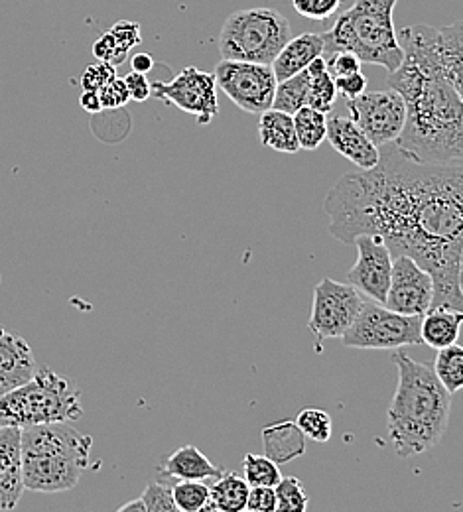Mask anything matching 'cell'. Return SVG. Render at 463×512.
I'll use <instances>...</instances> for the list:
<instances>
[{
  "instance_id": "41",
  "label": "cell",
  "mask_w": 463,
  "mask_h": 512,
  "mask_svg": "<svg viewBox=\"0 0 463 512\" xmlns=\"http://www.w3.org/2000/svg\"><path fill=\"white\" fill-rule=\"evenodd\" d=\"M113 36L117 38L119 46L125 48V50H133L134 46L140 44L142 40V32H140V26L136 22H127V20H121L117 22L113 28H111Z\"/></svg>"
},
{
  "instance_id": "13",
  "label": "cell",
  "mask_w": 463,
  "mask_h": 512,
  "mask_svg": "<svg viewBox=\"0 0 463 512\" xmlns=\"http://www.w3.org/2000/svg\"><path fill=\"white\" fill-rule=\"evenodd\" d=\"M434 304V278L412 256H395L385 306L404 316H424Z\"/></svg>"
},
{
  "instance_id": "14",
  "label": "cell",
  "mask_w": 463,
  "mask_h": 512,
  "mask_svg": "<svg viewBox=\"0 0 463 512\" xmlns=\"http://www.w3.org/2000/svg\"><path fill=\"white\" fill-rule=\"evenodd\" d=\"M353 245H357L359 255L355 266L347 272L349 284H353L365 298L385 304L395 258L377 235H359Z\"/></svg>"
},
{
  "instance_id": "15",
  "label": "cell",
  "mask_w": 463,
  "mask_h": 512,
  "mask_svg": "<svg viewBox=\"0 0 463 512\" xmlns=\"http://www.w3.org/2000/svg\"><path fill=\"white\" fill-rule=\"evenodd\" d=\"M326 140L331 148L353 162L359 170H371L381 160V146H377L351 117H333L328 121Z\"/></svg>"
},
{
  "instance_id": "34",
  "label": "cell",
  "mask_w": 463,
  "mask_h": 512,
  "mask_svg": "<svg viewBox=\"0 0 463 512\" xmlns=\"http://www.w3.org/2000/svg\"><path fill=\"white\" fill-rule=\"evenodd\" d=\"M294 10L308 20H328L337 14L341 0H292Z\"/></svg>"
},
{
  "instance_id": "30",
  "label": "cell",
  "mask_w": 463,
  "mask_h": 512,
  "mask_svg": "<svg viewBox=\"0 0 463 512\" xmlns=\"http://www.w3.org/2000/svg\"><path fill=\"white\" fill-rule=\"evenodd\" d=\"M276 491V511L306 512L310 505V497L302 483L296 477H282L274 487Z\"/></svg>"
},
{
  "instance_id": "46",
  "label": "cell",
  "mask_w": 463,
  "mask_h": 512,
  "mask_svg": "<svg viewBox=\"0 0 463 512\" xmlns=\"http://www.w3.org/2000/svg\"><path fill=\"white\" fill-rule=\"evenodd\" d=\"M460 288H462V292H463V251H462V260H460Z\"/></svg>"
},
{
  "instance_id": "36",
  "label": "cell",
  "mask_w": 463,
  "mask_h": 512,
  "mask_svg": "<svg viewBox=\"0 0 463 512\" xmlns=\"http://www.w3.org/2000/svg\"><path fill=\"white\" fill-rule=\"evenodd\" d=\"M117 77L115 65L107 64V62H99V64L89 65L83 75H81V87L83 91H97L101 87H105L111 79Z\"/></svg>"
},
{
  "instance_id": "33",
  "label": "cell",
  "mask_w": 463,
  "mask_h": 512,
  "mask_svg": "<svg viewBox=\"0 0 463 512\" xmlns=\"http://www.w3.org/2000/svg\"><path fill=\"white\" fill-rule=\"evenodd\" d=\"M140 497L146 505V512L178 511V507L174 503V495H172V485H168L166 481L148 483V487L144 489V493Z\"/></svg>"
},
{
  "instance_id": "18",
  "label": "cell",
  "mask_w": 463,
  "mask_h": 512,
  "mask_svg": "<svg viewBox=\"0 0 463 512\" xmlns=\"http://www.w3.org/2000/svg\"><path fill=\"white\" fill-rule=\"evenodd\" d=\"M324 56V36L322 34H300L290 38L272 62V71L278 81H284L300 71H304L316 58Z\"/></svg>"
},
{
  "instance_id": "11",
  "label": "cell",
  "mask_w": 463,
  "mask_h": 512,
  "mask_svg": "<svg viewBox=\"0 0 463 512\" xmlns=\"http://www.w3.org/2000/svg\"><path fill=\"white\" fill-rule=\"evenodd\" d=\"M363 302L361 292L353 284H341L333 278H324L314 290L308 327L320 343L331 337H341L357 320Z\"/></svg>"
},
{
  "instance_id": "23",
  "label": "cell",
  "mask_w": 463,
  "mask_h": 512,
  "mask_svg": "<svg viewBox=\"0 0 463 512\" xmlns=\"http://www.w3.org/2000/svg\"><path fill=\"white\" fill-rule=\"evenodd\" d=\"M211 505L209 511L241 512L247 511V501L251 493V485L245 477L237 473H223L209 487Z\"/></svg>"
},
{
  "instance_id": "21",
  "label": "cell",
  "mask_w": 463,
  "mask_h": 512,
  "mask_svg": "<svg viewBox=\"0 0 463 512\" xmlns=\"http://www.w3.org/2000/svg\"><path fill=\"white\" fill-rule=\"evenodd\" d=\"M265 455L282 465L306 453V436L296 422H276L263 428Z\"/></svg>"
},
{
  "instance_id": "47",
  "label": "cell",
  "mask_w": 463,
  "mask_h": 512,
  "mask_svg": "<svg viewBox=\"0 0 463 512\" xmlns=\"http://www.w3.org/2000/svg\"><path fill=\"white\" fill-rule=\"evenodd\" d=\"M0 284H2V274H0Z\"/></svg>"
},
{
  "instance_id": "25",
  "label": "cell",
  "mask_w": 463,
  "mask_h": 512,
  "mask_svg": "<svg viewBox=\"0 0 463 512\" xmlns=\"http://www.w3.org/2000/svg\"><path fill=\"white\" fill-rule=\"evenodd\" d=\"M310 81H312V75L308 69H304L284 81H278L272 109L284 111L288 115H296L302 107L308 105Z\"/></svg>"
},
{
  "instance_id": "37",
  "label": "cell",
  "mask_w": 463,
  "mask_h": 512,
  "mask_svg": "<svg viewBox=\"0 0 463 512\" xmlns=\"http://www.w3.org/2000/svg\"><path fill=\"white\" fill-rule=\"evenodd\" d=\"M99 97H101V103H103V109H121L125 107L129 101H131V95H129V89H127V83L125 79H111L105 87L99 89Z\"/></svg>"
},
{
  "instance_id": "32",
  "label": "cell",
  "mask_w": 463,
  "mask_h": 512,
  "mask_svg": "<svg viewBox=\"0 0 463 512\" xmlns=\"http://www.w3.org/2000/svg\"><path fill=\"white\" fill-rule=\"evenodd\" d=\"M312 81H310V95H308V107L318 109L322 113H330L333 109V103L337 99V87H335V79L331 77L330 71L324 69L320 73H310Z\"/></svg>"
},
{
  "instance_id": "3",
  "label": "cell",
  "mask_w": 463,
  "mask_h": 512,
  "mask_svg": "<svg viewBox=\"0 0 463 512\" xmlns=\"http://www.w3.org/2000/svg\"><path fill=\"white\" fill-rule=\"evenodd\" d=\"M393 363L398 384L389 408V438L398 457L436 448L448 430L452 394L440 383L434 367L410 359L397 349Z\"/></svg>"
},
{
  "instance_id": "2",
  "label": "cell",
  "mask_w": 463,
  "mask_h": 512,
  "mask_svg": "<svg viewBox=\"0 0 463 512\" xmlns=\"http://www.w3.org/2000/svg\"><path fill=\"white\" fill-rule=\"evenodd\" d=\"M404 60L387 77L406 103V123L393 142L420 164L463 166V99L444 75L440 28L412 24L398 32Z\"/></svg>"
},
{
  "instance_id": "48",
  "label": "cell",
  "mask_w": 463,
  "mask_h": 512,
  "mask_svg": "<svg viewBox=\"0 0 463 512\" xmlns=\"http://www.w3.org/2000/svg\"><path fill=\"white\" fill-rule=\"evenodd\" d=\"M0 430H2V426H0Z\"/></svg>"
},
{
  "instance_id": "7",
  "label": "cell",
  "mask_w": 463,
  "mask_h": 512,
  "mask_svg": "<svg viewBox=\"0 0 463 512\" xmlns=\"http://www.w3.org/2000/svg\"><path fill=\"white\" fill-rule=\"evenodd\" d=\"M292 38L290 22L274 8H243L233 12L219 32L221 60L272 65Z\"/></svg>"
},
{
  "instance_id": "45",
  "label": "cell",
  "mask_w": 463,
  "mask_h": 512,
  "mask_svg": "<svg viewBox=\"0 0 463 512\" xmlns=\"http://www.w3.org/2000/svg\"><path fill=\"white\" fill-rule=\"evenodd\" d=\"M121 512H146V505H144V501H142V497H138L136 501H131V503H127V505H123L121 509H119Z\"/></svg>"
},
{
  "instance_id": "26",
  "label": "cell",
  "mask_w": 463,
  "mask_h": 512,
  "mask_svg": "<svg viewBox=\"0 0 463 512\" xmlns=\"http://www.w3.org/2000/svg\"><path fill=\"white\" fill-rule=\"evenodd\" d=\"M294 125H296V134H298L302 150L314 152L326 140L328 119H326V113H322L318 109H312L308 105L302 107L294 115Z\"/></svg>"
},
{
  "instance_id": "38",
  "label": "cell",
  "mask_w": 463,
  "mask_h": 512,
  "mask_svg": "<svg viewBox=\"0 0 463 512\" xmlns=\"http://www.w3.org/2000/svg\"><path fill=\"white\" fill-rule=\"evenodd\" d=\"M367 77L361 73V71H355L351 75H345V77H337L335 79V87H337V93L345 99V101H351L359 95H363L367 91Z\"/></svg>"
},
{
  "instance_id": "16",
  "label": "cell",
  "mask_w": 463,
  "mask_h": 512,
  "mask_svg": "<svg viewBox=\"0 0 463 512\" xmlns=\"http://www.w3.org/2000/svg\"><path fill=\"white\" fill-rule=\"evenodd\" d=\"M22 430L2 426L0 430V511H14L26 491L22 477Z\"/></svg>"
},
{
  "instance_id": "17",
  "label": "cell",
  "mask_w": 463,
  "mask_h": 512,
  "mask_svg": "<svg viewBox=\"0 0 463 512\" xmlns=\"http://www.w3.org/2000/svg\"><path fill=\"white\" fill-rule=\"evenodd\" d=\"M36 359L28 341L0 327V394H6L36 375Z\"/></svg>"
},
{
  "instance_id": "28",
  "label": "cell",
  "mask_w": 463,
  "mask_h": 512,
  "mask_svg": "<svg viewBox=\"0 0 463 512\" xmlns=\"http://www.w3.org/2000/svg\"><path fill=\"white\" fill-rule=\"evenodd\" d=\"M172 495L180 512L209 511L211 491L203 481H176L172 485Z\"/></svg>"
},
{
  "instance_id": "24",
  "label": "cell",
  "mask_w": 463,
  "mask_h": 512,
  "mask_svg": "<svg viewBox=\"0 0 463 512\" xmlns=\"http://www.w3.org/2000/svg\"><path fill=\"white\" fill-rule=\"evenodd\" d=\"M440 52L444 75L463 99V20L440 28Z\"/></svg>"
},
{
  "instance_id": "9",
  "label": "cell",
  "mask_w": 463,
  "mask_h": 512,
  "mask_svg": "<svg viewBox=\"0 0 463 512\" xmlns=\"http://www.w3.org/2000/svg\"><path fill=\"white\" fill-rule=\"evenodd\" d=\"M217 89H221L239 109L251 115H263L272 109L278 79L272 65L221 60L215 65Z\"/></svg>"
},
{
  "instance_id": "8",
  "label": "cell",
  "mask_w": 463,
  "mask_h": 512,
  "mask_svg": "<svg viewBox=\"0 0 463 512\" xmlns=\"http://www.w3.org/2000/svg\"><path fill=\"white\" fill-rule=\"evenodd\" d=\"M345 347L353 349H402L422 345V316H404L385 304L363 302L353 325L341 335Z\"/></svg>"
},
{
  "instance_id": "39",
  "label": "cell",
  "mask_w": 463,
  "mask_h": 512,
  "mask_svg": "<svg viewBox=\"0 0 463 512\" xmlns=\"http://www.w3.org/2000/svg\"><path fill=\"white\" fill-rule=\"evenodd\" d=\"M361 65H363V62L355 54L335 52V54H331L330 60H328V71H330L333 79H337V77H345V75H351L355 71H361Z\"/></svg>"
},
{
  "instance_id": "22",
  "label": "cell",
  "mask_w": 463,
  "mask_h": 512,
  "mask_svg": "<svg viewBox=\"0 0 463 512\" xmlns=\"http://www.w3.org/2000/svg\"><path fill=\"white\" fill-rule=\"evenodd\" d=\"M259 136L266 148L282 154H296L300 152V140L296 134L294 115L284 111L268 109L261 115L259 121Z\"/></svg>"
},
{
  "instance_id": "31",
  "label": "cell",
  "mask_w": 463,
  "mask_h": 512,
  "mask_svg": "<svg viewBox=\"0 0 463 512\" xmlns=\"http://www.w3.org/2000/svg\"><path fill=\"white\" fill-rule=\"evenodd\" d=\"M296 424L300 426V430L304 432L306 438H310L318 444L330 442L331 434H333V422H331V416L326 410L306 408L298 414Z\"/></svg>"
},
{
  "instance_id": "19",
  "label": "cell",
  "mask_w": 463,
  "mask_h": 512,
  "mask_svg": "<svg viewBox=\"0 0 463 512\" xmlns=\"http://www.w3.org/2000/svg\"><path fill=\"white\" fill-rule=\"evenodd\" d=\"M160 473L164 479L176 481H207L223 475L196 446H182L172 451L160 465Z\"/></svg>"
},
{
  "instance_id": "44",
  "label": "cell",
  "mask_w": 463,
  "mask_h": 512,
  "mask_svg": "<svg viewBox=\"0 0 463 512\" xmlns=\"http://www.w3.org/2000/svg\"><path fill=\"white\" fill-rule=\"evenodd\" d=\"M131 67H133V71H138V73H148L154 67V60H152L150 54H134L131 58Z\"/></svg>"
},
{
  "instance_id": "6",
  "label": "cell",
  "mask_w": 463,
  "mask_h": 512,
  "mask_svg": "<svg viewBox=\"0 0 463 512\" xmlns=\"http://www.w3.org/2000/svg\"><path fill=\"white\" fill-rule=\"evenodd\" d=\"M81 416V392L50 367L38 369L28 383L0 394V426L26 428L73 422Z\"/></svg>"
},
{
  "instance_id": "40",
  "label": "cell",
  "mask_w": 463,
  "mask_h": 512,
  "mask_svg": "<svg viewBox=\"0 0 463 512\" xmlns=\"http://www.w3.org/2000/svg\"><path fill=\"white\" fill-rule=\"evenodd\" d=\"M247 511H276V491H274V487H251L249 501H247Z\"/></svg>"
},
{
  "instance_id": "35",
  "label": "cell",
  "mask_w": 463,
  "mask_h": 512,
  "mask_svg": "<svg viewBox=\"0 0 463 512\" xmlns=\"http://www.w3.org/2000/svg\"><path fill=\"white\" fill-rule=\"evenodd\" d=\"M127 54L129 50L121 48L117 38L113 36V32H105L99 40H95L93 44V56L99 60V62H107V64L117 65L123 64L127 60Z\"/></svg>"
},
{
  "instance_id": "27",
  "label": "cell",
  "mask_w": 463,
  "mask_h": 512,
  "mask_svg": "<svg viewBox=\"0 0 463 512\" xmlns=\"http://www.w3.org/2000/svg\"><path fill=\"white\" fill-rule=\"evenodd\" d=\"M434 371L440 383L446 386L450 394L463 388V345H450L438 351Z\"/></svg>"
},
{
  "instance_id": "29",
  "label": "cell",
  "mask_w": 463,
  "mask_h": 512,
  "mask_svg": "<svg viewBox=\"0 0 463 512\" xmlns=\"http://www.w3.org/2000/svg\"><path fill=\"white\" fill-rule=\"evenodd\" d=\"M243 471L251 487H276L282 479L278 463H274L268 455L247 453L243 459Z\"/></svg>"
},
{
  "instance_id": "43",
  "label": "cell",
  "mask_w": 463,
  "mask_h": 512,
  "mask_svg": "<svg viewBox=\"0 0 463 512\" xmlns=\"http://www.w3.org/2000/svg\"><path fill=\"white\" fill-rule=\"evenodd\" d=\"M79 105L83 111H87L91 115H97L103 111V103H101V97L97 91H83L79 97Z\"/></svg>"
},
{
  "instance_id": "42",
  "label": "cell",
  "mask_w": 463,
  "mask_h": 512,
  "mask_svg": "<svg viewBox=\"0 0 463 512\" xmlns=\"http://www.w3.org/2000/svg\"><path fill=\"white\" fill-rule=\"evenodd\" d=\"M125 83H127L131 99L136 101V103H144V101H148L152 97V83L146 79V73L131 71L125 77Z\"/></svg>"
},
{
  "instance_id": "4",
  "label": "cell",
  "mask_w": 463,
  "mask_h": 512,
  "mask_svg": "<svg viewBox=\"0 0 463 512\" xmlns=\"http://www.w3.org/2000/svg\"><path fill=\"white\" fill-rule=\"evenodd\" d=\"M24 487L34 493L73 489L89 467L93 438L66 422L20 428Z\"/></svg>"
},
{
  "instance_id": "20",
  "label": "cell",
  "mask_w": 463,
  "mask_h": 512,
  "mask_svg": "<svg viewBox=\"0 0 463 512\" xmlns=\"http://www.w3.org/2000/svg\"><path fill=\"white\" fill-rule=\"evenodd\" d=\"M463 312L448 306H432L422 316V343L440 351L458 343L462 333Z\"/></svg>"
},
{
  "instance_id": "10",
  "label": "cell",
  "mask_w": 463,
  "mask_h": 512,
  "mask_svg": "<svg viewBox=\"0 0 463 512\" xmlns=\"http://www.w3.org/2000/svg\"><path fill=\"white\" fill-rule=\"evenodd\" d=\"M152 97L192 115L201 127L211 125V121L219 115L215 75L201 71L196 65L182 69L168 83L154 81Z\"/></svg>"
},
{
  "instance_id": "1",
  "label": "cell",
  "mask_w": 463,
  "mask_h": 512,
  "mask_svg": "<svg viewBox=\"0 0 463 512\" xmlns=\"http://www.w3.org/2000/svg\"><path fill=\"white\" fill-rule=\"evenodd\" d=\"M324 209L330 233L343 245L377 235L393 258L412 256L434 278V304L463 312V166H434L404 158L385 144L371 170L341 176Z\"/></svg>"
},
{
  "instance_id": "12",
  "label": "cell",
  "mask_w": 463,
  "mask_h": 512,
  "mask_svg": "<svg viewBox=\"0 0 463 512\" xmlns=\"http://www.w3.org/2000/svg\"><path fill=\"white\" fill-rule=\"evenodd\" d=\"M345 103L351 119L377 146L395 142L406 123V103L400 93L389 87L365 91Z\"/></svg>"
},
{
  "instance_id": "5",
  "label": "cell",
  "mask_w": 463,
  "mask_h": 512,
  "mask_svg": "<svg viewBox=\"0 0 463 512\" xmlns=\"http://www.w3.org/2000/svg\"><path fill=\"white\" fill-rule=\"evenodd\" d=\"M398 0H355L324 32V56L351 52L363 64L381 65L389 73L404 60L395 28Z\"/></svg>"
}]
</instances>
